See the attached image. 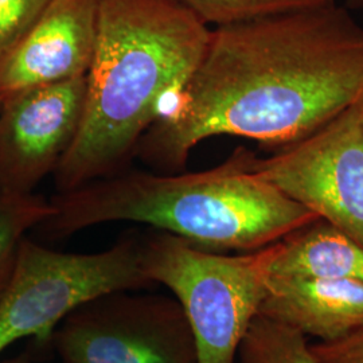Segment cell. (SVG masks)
Here are the masks:
<instances>
[{
  "label": "cell",
  "instance_id": "obj_1",
  "mask_svg": "<svg viewBox=\"0 0 363 363\" xmlns=\"http://www.w3.org/2000/svg\"><path fill=\"white\" fill-rule=\"evenodd\" d=\"M362 97L363 26L335 0L214 27L193 77L135 156L178 174L214 136L281 148Z\"/></svg>",
  "mask_w": 363,
  "mask_h": 363
},
{
  "label": "cell",
  "instance_id": "obj_2",
  "mask_svg": "<svg viewBox=\"0 0 363 363\" xmlns=\"http://www.w3.org/2000/svg\"><path fill=\"white\" fill-rule=\"evenodd\" d=\"M97 38L77 138L57 193L124 171L199 65L211 28L181 0H96Z\"/></svg>",
  "mask_w": 363,
  "mask_h": 363
},
{
  "label": "cell",
  "instance_id": "obj_3",
  "mask_svg": "<svg viewBox=\"0 0 363 363\" xmlns=\"http://www.w3.org/2000/svg\"><path fill=\"white\" fill-rule=\"evenodd\" d=\"M256 154L235 148L213 169L157 174L121 171L67 193L38 226L60 240L108 222H136L210 252H256L319 220L253 169Z\"/></svg>",
  "mask_w": 363,
  "mask_h": 363
},
{
  "label": "cell",
  "instance_id": "obj_4",
  "mask_svg": "<svg viewBox=\"0 0 363 363\" xmlns=\"http://www.w3.org/2000/svg\"><path fill=\"white\" fill-rule=\"evenodd\" d=\"M269 249L225 255L156 230L142 235L140 267L169 288L191 327L198 363H234L267 295Z\"/></svg>",
  "mask_w": 363,
  "mask_h": 363
},
{
  "label": "cell",
  "instance_id": "obj_5",
  "mask_svg": "<svg viewBox=\"0 0 363 363\" xmlns=\"http://www.w3.org/2000/svg\"><path fill=\"white\" fill-rule=\"evenodd\" d=\"M140 245L142 235L130 234L99 253H64L25 237L0 298V354L25 337L50 349L55 327L79 304L154 286L140 267Z\"/></svg>",
  "mask_w": 363,
  "mask_h": 363
},
{
  "label": "cell",
  "instance_id": "obj_6",
  "mask_svg": "<svg viewBox=\"0 0 363 363\" xmlns=\"http://www.w3.org/2000/svg\"><path fill=\"white\" fill-rule=\"evenodd\" d=\"M50 349L58 363H198L178 300L138 291L79 304L55 327Z\"/></svg>",
  "mask_w": 363,
  "mask_h": 363
},
{
  "label": "cell",
  "instance_id": "obj_7",
  "mask_svg": "<svg viewBox=\"0 0 363 363\" xmlns=\"http://www.w3.org/2000/svg\"><path fill=\"white\" fill-rule=\"evenodd\" d=\"M253 169L363 247V97Z\"/></svg>",
  "mask_w": 363,
  "mask_h": 363
},
{
  "label": "cell",
  "instance_id": "obj_8",
  "mask_svg": "<svg viewBox=\"0 0 363 363\" xmlns=\"http://www.w3.org/2000/svg\"><path fill=\"white\" fill-rule=\"evenodd\" d=\"M86 76L30 88L0 104V193L31 194L77 138Z\"/></svg>",
  "mask_w": 363,
  "mask_h": 363
},
{
  "label": "cell",
  "instance_id": "obj_9",
  "mask_svg": "<svg viewBox=\"0 0 363 363\" xmlns=\"http://www.w3.org/2000/svg\"><path fill=\"white\" fill-rule=\"evenodd\" d=\"M97 38L96 0H54L0 60V101L88 74Z\"/></svg>",
  "mask_w": 363,
  "mask_h": 363
},
{
  "label": "cell",
  "instance_id": "obj_10",
  "mask_svg": "<svg viewBox=\"0 0 363 363\" xmlns=\"http://www.w3.org/2000/svg\"><path fill=\"white\" fill-rule=\"evenodd\" d=\"M259 313L304 337L339 340L363 330V283L269 276Z\"/></svg>",
  "mask_w": 363,
  "mask_h": 363
},
{
  "label": "cell",
  "instance_id": "obj_11",
  "mask_svg": "<svg viewBox=\"0 0 363 363\" xmlns=\"http://www.w3.org/2000/svg\"><path fill=\"white\" fill-rule=\"evenodd\" d=\"M268 249L269 276L363 283L362 245L322 218Z\"/></svg>",
  "mask_w": 363,
  "mask_h": 363
},
{
  "label": "cell",
  "instance_id": "obj_12",
  "mask_svg": "<svg viewBox=\"0 0 363 363\" xmlns=\"http://www.w3.org/2000/svg\"><path fill=\"white\" fill-rule=\"evenodd\" d=\"M52 213V202L40 195L0 193V298L11 279L22 240Z\"/></svg>",
  "mask_w": 363,
  "mask_h": 363
},
{
  "label": "cell",
  "instance_id": "obj_13",
  "mask_svg": "<svg viewBox=\"0 0 363 363\" xmlns=\"http://www.w3.org/2000/svg\"><path fill=\"white\" fill-rule=\"evenodd\" d=\"M240 363H316L308 337L257 315L238 347Z\"/></svg>",
  "mask_w": 363,
  "mask_h": 363
},
{
  "label": "cell",
  "instance_id": "obj_14",
  "mask_svg": "<svg viewBox=\"0 0 363 363\" xmlns=\"http://www.w3.org/2000/svg\"><path fill=\"white\" fill-rule=\"evenodd\" d=\"M208 26L233 25L271 13L325 4L333 0H181Z\"/></svg>",
  "mask_w": 363,
  "mask_h": 363
},
{
  "label": "cell",
  "instance_id": "obj_15",
  "mask_svg": "<svg viewBox=\"0 0 363 363\" xmlns=\"http://www.w3.org/2000/svg\"><path fill=\"white\" fill-rule=\"evenodd\" d=\"M54 0H0V60L38 22Z\"/></svg>",
  "mask_w": 363,
  "mask_h": 363
},
{
  "label": "cell",
  "instance_id": "obj_16",
  "mask_svg": "<svg viewBox=\"0 0 363 363\" xmlns=\"http://www.w3.org/2000/svg\"><path fill=\"white\" fill-rule=\"evenodd\" d=\"M316 363H363V330L334 342L310 343Z\"/></svg>",
  "mask_w": 363,
  "mask_h": 363
},
{
  "label": "cell",
  "instance_id": "obj_17",
  "mask_svg": "<svg viewBox=\"0 0 363 363\" xmlns=\"http://www.w3.org/2000/svg\"><path fill=\"white\" fill-rule=\"evenodd\" d=\"M1 363H34L33 362V359H31V357H30V354L28 352H23V354H21V355H18V357H13V358H10V359H7V361H3Z\"/></svg>",
  "mask_w": 363,
  "mask_h": 363
},
{
  "label": "cell",
  "instance_id": "obj_18",
  "mask_svg": "<svg viewBox=\"0 0 363 363\" xmlns=\"http://www.w3.org/2000/svg\"><path fill=\"white\" fill-rule=\"evenodd\" d=\"M345 6H346L349 10L363 11V0H345Z\"/></svg>",
  "mask_w": 363,
  "mask_h": 363
},
{
  "label": "cell",
  "instance_id": "obj_19",
  "mask_svg": "<svg viewBox=\"0 0 363 363\" xmlns=\"http://www.w3.org/2000/svg\"><path fill=\"white\" fill-rule=\"evenodd\" d=\"M0 104H1V101H0Z\"/></svg>",
  "mask_w": 363,
  "mask_h": 363
}]
</instances>
